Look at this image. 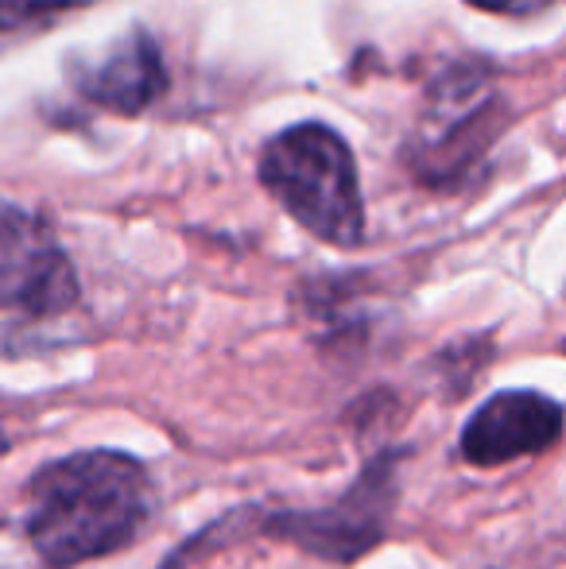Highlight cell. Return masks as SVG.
Here are the masks:
<instances>
[{
    "label": "cell",
    "mask_w": 566,
    "mask_h": 569,
    "mask_svg": "<svg viewBox=\"0 0 566 569\" xmlns=\"http://www.w3.org/2000/svg\"><path fill=\"white\" fill-rule=\"evenodd\" d=\"M257 174L268 194L310 237L334 248H357L365 240V198L357 159L330 124L302 120V124L284 128L260 151Z\"/></svg>",
    "instance_id": "obj_2"
},
{
    "label": "cell",
    "mask_w": 566,
    "mask_h": 569,
    "mask_svg": "<svg viewBox=\"0 0 566 569\" xmlns=\"http://www.w3.org/2000/svg\"><path fill=\"white\" fill-rule=\"evenodd\" d=\"M23 503V539L39 566L78 569L143 539L159 516V488L140 457L78 450L39 465Z\"/></svg>",
    "instance_id": "obj_1"
},
{
    "label": "cell",
    "mask_w": 566,
    "mask_h": 569,
    "mask_svg": "<svg viewBox=\"0 0 566 569\" xmlns=\"http://www.w3.org/2000/svg\"><path fill=\"white\" fill-rule=\"evenodd\" d=\"M12 427H8V411H4V403H0V457H4L8 450H12Z\"/></svg>",
    "instance_id": "obj_10"
},
{
    "label": "cell",
    "mask_w": 566,
    "mask_h": 569,
    "mask_svg": "<svg viewBox=\"0 0 566 569\" xmlns=\"http://www.w3.org/2000/svg\"><path fill=\"white\" fill-rule=\"evenodd\" d=\"M408 450H380L357 472V480L330 503V508H287L265 519V531L272 539H284L299 547L302 555L322 558L334 566H349L365 558L373 547H380L388 535V523L396 516L400 500V465Z\"/></svg>",
    "instance_id": "obj_3"
},
{
    "label": "cell",
    "mask_w": 566,
    "mask_h": 569,
    "mask_svg": "<svg viewBox=\"0 0 566 569\" xmlns=\"http://www.w3.org/2000/svg\"><path fill=\"white\" fill-rule=\"evenodd\" d=\"M75 90L86 101L117 117H140L167 90L163 54L143 28H132L117 39L93 67H75Z\"/></svg>",
    "instance_id": "obj_7"
},
{
    "label": "cell",
    "mask_w": 566,
    "mask_h": 569,
    "mask_svg": "<svg viewBox=\"0 0 566 569\" xmlns=\"http://www.w3.org/2000/svg\"><path fill=\"white\" fill-rule=\"evenodd\" d=\"M563 438V407L559 399L532 388L497 391L466 419L458 435V453L474 469H497V465L520 461L555 450Z\"/></svg>",
    "instance_id": "obj_5"
},
{
    "label": "cell",
    "mask_w": 566,
    "mask_h": 569,
    "mask_svg": "<svg viewBox=\"0 0 566 569\" xmlns=\"http://www.w3.org/2000/svg\"><path fill=\"white\" fill-rule=\"evenodd\" d=\"M493 98H497V86H493V74L485 62L466 59L443 70V78L430 90L424 136H419V156H438V163L427 171V179L443 182L446 174L458 171L454 143L461 140V156H469V148H474L469 132L489 117Z\"/></svg>",
    "instance_id": "obj_6"
},
{
    "label": "cell",
    "mask_w": 566,
    "mask_h": 569,
    "mask_svg": "<svg viewBox=\"0 0 566 569\" xmlns=\"http://www.w3.org/2000/svg\"><path fill=\"white\" fill-rule=\"evenodd\" d=\"M469 8H481V12H497V16H516V20H524V16H539L547 12L552 4H559V0H466Z\"/></svg>",
    "instance_id": "obj_9"
},
{
    "label": "cell",
    "mask_w": 566,
    "mask_h": 569,
    "mask_svg": "<svg viewBox=\"0 0 566 569\" xmlns=\"http://www.w3.org/2000/svg\"><path fill=\"white\" fill-rule=\"evenodd\" d=\"M78 307V271L51 221L0 198V315L59 318Z\"/></svg>",
    "instance_id": "obj_4"
},
{
    "label": "cell",
    "mask_w": 566,
    "mask_h": 569,
    "mask_svg": "<svg viewBox=\"0 0 566 569\" xmlns=\"http://www.w3.org/2000/svg\"><path fill=\"white\" fill-rule=\"evenodd\" d=\"M90 4L98 0H0V54L20 51Z\"/></svg>",
    "instance_id": "obj_8"
}]
</instances>
